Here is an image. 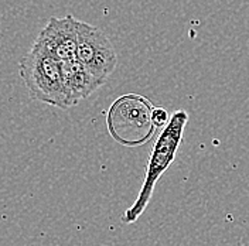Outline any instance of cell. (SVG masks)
Segmentation results:
<instances>
[{"label":"cell","instance_id":"52a82bcc","mask_svg":"<svg viewBox=\"0 0 249 246\" xmlns=\"http://www.w3.org/2000/svg\"><path fill=\"white\" fill-rule=\"evenodd\" d=\"M152 119H153V123H155L156 127H164L169 123V121H170V116H169L166 109L159 106V108H153Z\"/></svg>","mask_w":249,"mask_h":246},{"label":"cell","instance_id":"277c9868","mask_svg":"<svg viewBox=\"0 0 249 246\" xmlns=\"http://www.w3.org/2000/svg\"><path fill=\"white\" fill-rule=\"evenodd\" d=\"M75 58L102 84L116 68L118 55L107 34L92 24L78 20Z\"/></svg>","mask_w":249,"mask_h":246},{"label":"cell","instance_id":"8992f818","mask_svg":"<svg viewBox=\"0 0 249 246\" xmlns=\"http://www.w3.org/2000/svg\"><path fill=\"white\" fill-rule=\"evenodd\" d=\"M62 72L71 106H75L81 101L87 99L91 93L104 85L77 58L62 61Z\"/></svg>","mask_w":249,"mask_h":246},{"label":"cell","instance_id":"7a4b0ae2","mask_svg":"<svg viewBox=\"0 0 249 246\" xmlns=\"http://www.w3.org/2000/svg\"><path fill=\"white\" fill-rule=\"evenodd\" d=\"M20 77L34 101L60 109L71 108L64 84L62 61L37 43L20 61Z\"/></svg>","mask_w":249,"mask_h":246},{"label":"cell","instance_id":"5b68a950","mask_svg":"<svg viewBox=\"0 0 249 246\" xmlns=\"http://www.w3.org/2000/svg\"><path fill=\"white\" fill-rule=\"evenodd\" d=\"M77 24L78 20L71 15L51 17L34 43L46 48L60 61L72 60L77 54Z\"/></svg>","mask_w":249,"mask_h":246},{"label":"cell","instance_id":"3957f363","mask_svg":"<svg viewBox=\"0 0 249 246\" xmlns=\"http://www.w3.org/2000/svg\"><path fill=\"white\" fill-rule=\"evenodd\" d=\"M152 112L153 105L142 95L127 93L118 98L110 105L107 116L109 135L127 147L146 143L156 130Z\"/></svg>","mask_w":249,"mask_h":246},{"label":"cell","instance_id":"6da1fadb","mask_svg":"<svg viewBox=\"0 0 249 246\" xmlns=\"http://www.w3.org/2000/svg\"><path fill=\"white\" fill-rule=\"evenodd\" d=\"M188 122V113L186 110H176L170 116L169 123L163 127L161 133L155 141L152 153L147 161L144 181L142 184L139 195L132 207L122 216L124 224H133L146 211L152 200L156 183L164 174V171L171 166L176 158L177 150L183 141L184 129Z\"/></svg>","mask_w":249,"mask_h":246}]
</instances>
